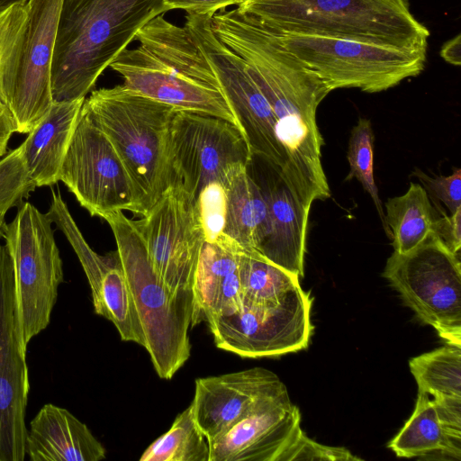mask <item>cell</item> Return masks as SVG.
<instances>
[{"label": "cell", "mask_w": 461, "mask_h": 461, "mask_svg": "<svg viewBox=\"0 0 461 461\" xmlns=\"http://www.w3.org/2000/svg\"><path fill=\"white\" fill-rule=\"evenodd\" d=\"M26 17L27 4L13 5L0 14V110H7L1 99V81L4 69L18 40Z\"/></svg>", "instance_id": "33"}, {"label": "cell", "mask_w": 461, "mask_h": 461, "mask_svg": "<svg viewBox=\"0 0 461 461\" xmlns=\"http://www.w3.org/2000/svg\"><path fill=\"white\" fill-rule=\"evenodd\" d=\"M105 453L85 423L52 403L44 404L27 429L25 454L31 461H99Z\"/></svg>", "instance_id": "22"}, {"label": "cell", "mask_w": 461, "mask_h": 461, "mask_svg": "<svg viewBox=\"0 0 461 461\" xmlns=\"http://www.w3.org/2000/svg\"><path fill=\"white\" fill-rule=\"evenodd\" d=\"M251 157L238 126L211 115L176 110L168 135L170 185L182 187L195 201L207 185L224 187Z\"/></svg>", "instance_id": "11"}, {"label": "cell", "mask_w": 461, "mask_h": 461, "mask_svg": "<svg viewBox=\"0 0 461 461\" xmlns=\"http://www.w3.org/2000/svg\"><path fill=\"white\" fill-rule=\"evenodd\" d=\"M135 40L140 45L125 49L110 65L125 87L177 110L219 117L239 127L212 68L185 26L161 14L146 23Z\"/></svg>", "instance_id": "3"}, {"label": "cell", "mask_w": 461, "mask_h": 461, "mask_svg": "<svg viewBox=\"0 0 461 461\" xmlns=\"http://www.w3.org/2000/svg\"><path fill=\"white\" fill-rule=\"evenodd\" d=\"M63 0H30L27 17L5 64L1 99L14 131L28 134L52 102L51 64Z\"/></svg>", "instance_id": "10"}, {"label": "cell", "mask_w": 461, "mask_h": 461, "mask_svg": "<svg viewBox=\"0 0 461 461\" xmlns=\"http://www.w3.org/2000/svg\"><path fill=\"white\" fill-rule=\"evenodd\" d=\"M278 35L285 47L312 69L330 91L358 88L378 93L417 77L425 68L427 52L423 51L335 38Z\"/></svg>", "instance_id": "9"}, {"label": "cell", "mask_w": 461, "mask_h": 461, "mask_svg": "<svg viewBox=\"0 0 461 461\" xmlns=\"http://www.w3.org/2000/svg\"><path fill=\"white\" fill-rule=\"evenodd\" d=\"M301 415L285 394L209 441V461H281L302 433Z\"/></svg>", "instance_id": "20"}, {"label": "cell", "mask_w": 461, "mask_h": 461, "mask_svg": "<svg viewBox=\"0 0 461 461\" xmlns=\"http://www.w3.org/2000/svg\"><path fill=\"white\" fill-rule=\"evenodd\" d=\"M341 447H329L309 438L303 431L286 450L281 461L292 460H360Z\"/></svg>", "instance_id": "34"}, {"label": "cell", "mask_w": 461, "mask_h": 461, "mask_svg": "<svg viewBox=\"0 0 461 461\" xmlns=\"http://www.w3.org/2000/svg\"><path fill=\"white\" fill-rule=\"evenodd\" d=\"M30 0H0V14L13 5L18 4L26 5Z\"/></svg>", "instance_id": "41"}, {"label": "cell", "mask_w": 461, "mask_h": 461, "mask_svg": "<svg viewBox=\"0 0 461 461\" xmlns=\"http://www.w3.org/2000/svg\"><path fill=\"white\" fill-rule=\"evenodd\" d=\"M82 110L117 150L143 216L170 185L168 135L177 109L119 85L93 91Z\"/></svg>", "instance_id": "5"}, {"label": "cell", "mask_w": 461, "mask_h": 461, "mask_svg": "<svg viewBox=\"0 0 461 461\" xmlns=\"http://www.w3.org/2000/svg\"><path fill=\"white\" fill-rule=\"evenodd\" d=\"M47 214L63 232L82 266L95 312L115 326L122 340L145 347L143 330L117 251L103 256L88 245L59 190H51Z\"/></svg>", "instance_id": "17"}, {"label": "cell", "mask_w": 461, "mask_h": 461, "mask_svg": "<svg viewBox=\"0 0 461 461\" xmlns=\"http://www.w3.org/2000/svg\"><path fill=\"white\" fill-rule=\"evenodd\" d=\"M415 174L423 183L433 198L442 202L451 213L461 207V169L456 168L451 175L431 178L420 170Z\"/></svg>", "instance_id": "35"}, {"label": "cell", "mask_w": 461, "mask_h": 461, "mask_svg": "<svg viewBox=\"0 0 461 461\" xmlns=\"http://www.w3.org/2000/svg\"><path fill=\"white\" fill-rule=\"evenodd\" d=\"M5 217V214H0V240L3 239L4 227L6 223Z\"/></svg>", "instance_id": "42"}, {"label": "cell", "mask_w": 461, "mask_h": 461, "mask_svg": "<svg viewBox=\"0 0 461 461\" xmlns=\"http://www.w3.org/2000/svg\"><path fill=\"white\" fill-rule=\"evenodd\" d=\"M287 393L275 373L253 367L196 379L190 405L196 424L210 441Z\"/></svg>", "instance_id": "18"}, {"label": "cell", "mask_w": 461, "mask_h": 461, "mask_svg": "<svg viewBox=\"0 0 461 461\" xmlns=\"http://www.w3.org/2000/svg\"><path fill=\"white\" fill-rule=\"evenodd\" d=\"M240 56L274 113L276 135L287 163V186L310 211L314 201L330 196L321 165L324 141L316 113L331 91L276 35L252 40Z\"/></svg>", "instance_id": "1"}, {"label": "cell", "mask_w": 461, "mask_h": 461, "mask_svg": "<svg viewBox=\"0 0 461 461\" xmlns=\"http://www.w3.org/2000/svg\"><path fill=\"white\" fill-rule=\"evenodd\" d=\"M383 276L424 323L461 346V266L432 230L417 247L387 259Z\"/></svg>", "instance_id": "8"}, {"label": "cell", "mask_w": 461, "mask_h": 461, "mask_svg": "<svg viewBox=\"0 0 461 461\" xmlns=\"http://www.w3.org/2000/svg\"><path fill=\"white\" fill-rule=\"evenodd\" d=\"M36 188L25 165L22 144L0 158V214L18 207Z\"/></svg>", "instance_id": "31"}, {"label": "cell", "mask_w": 461, "mask_h": 461, "mask_svg": "<svg viewBox=\"0 0 461 461\" xmlns=\"http://www.w3.org/2000/svg\"><path fill=\"white\" fill-rule=\"evenodd\" d=\"M212 16L186 14L184 26L212 68L251 155L259 156L270 163L287 185V163L276 135L272 108L250 75L245 60L214 33Z\"/></svg>", "instance_id": "12"}, {"label": "cell", "mask_w": 461, "mask_h": 461, "mask_svg": "<svg viewBox=\"0 0 461 461\" xmlns=\"http://www.w3.org/2000/svg\"><path fill=\"white\" fill-rule=\"evenodd\" d=\"M312 300L301 286L272 306L241 305L207 321L217 348L242 357H277L308 347Z\"/></svg>", "instance_id": "14"}, {"label": "cell", "mask_w": 461, "mask_h": 461, "mask_svg": "<svg viewBox=\"0 0 461 461\" xmlns=\"http://www.w3.org/2000/svg\"><path fill=\"white\" fill-rule=\"evenodd\" d=\"M134 221L161 281L174 292L192 290L205 241L196 201L182 187L171 185L147 213Z\"/></svg>", "instance_id": "15"}, {"label": "cell", "mask_w": 461, "mask_h": 461, "mask_svg": "<svg viewBox=\"0 0 461 461\" xmlns=\"http://www.w3.org/2000/svg\"><path fill=\"white\" fill-rule=\"evenodd\" d=\"M85 99L53 101L48 113L22 143L25 165L36 187L58 183Z\"/></svg>", "instance_id": "23"}, {"label": "cell", "mask_w": 461, "mask_h": 461, "mask_svg": "<svg viewBox=\"0 0 461 461\" xmlns=\"http://www.w3.org/2000/svg\"><path fill=\"white\" fill-rule=\"evenodd\" d=\"M166 0H63L51 64L53 101L86 98Z\"/></svg>", "instance_id": "2"}, {"label": "cell", "mask_w": 461, "mask_h": 461, "mask_svg": "<svg viewBox=\"0 0 461 461\" xmlns=\"http://www.w3.org/2000/svg\"><path fill=\"white\" fill-rule=\"evenodd\" d=\"M441 58L447 63L455 66L461 65V35L457 34L447 41L441 48Z\"/></svg>", "instance_id": "39"}, {"label": "cell", "mask_w": 461, "mask_h": 461, "mask_svg": "<svg viewBox=\"0 0 461 461\" xmlns=\"http://www.w3.org/2000/svg\"><path fill=\"white\" fill-rule=\"evenodd\" d=\"M238 247L224 234L214 242L204 241L192 286V326L234 312L242 305Z\"/></svg>", "instance_id": "21"}, {"label": "cell", "mask_w": 461, "mask_h": 461, "mask_svg": "<svg viewBox=\"0 0 461 461\" xmlns=\"http://www.w3.org/2000/svg\"><path fill=\"white\" fill-rule=\"evenodd\" d=\"M374 133L371 122L359 118L352 129L348 141V160L349 173L346 180L357 178L367 192L381 219L385 234L391 240V230L386 222L385 213L378 195V189L374 176Z\"/></svg>", "instance_id": "30"}, {"label": "cell", "mask_w": 461, "mask_h": 461, "mask_svg": "<svg viewBox=\"0 0 461 461\" xmlns=\"http://www.w3.org/2000/svg\"><path fill=\"white\" fill-rule=\"evenodd\" d=\"M238 263L244 306L276 305L300 286L298 276L273 264L257 250L239 246Z\"/></svg>", "instance_id": "26"}, {"label": "cell", "mask_w": 461, "mask_h": 461, "mask_svg": "<svg viewBox=\"0 0 461 461\" xmlns=\"http://www.w3.org/2000/svg\"><path fill=\"white\" fill-rule=\"evenodd\" d=\"M419 391L461 396V346L447 344L409 361Z\"/></svg>", "instance_id": "29"}, {"label": "cell", "mask_w": 461, "mask_h": 461, "mask_svg": "<svg viewBox=\"0 0 461 461\" xmlns=\"http://www.w3.org/2000/svg\"><path fill=\"white\" fill-rule=\"evenodd\" d=\"M14 132L7 110H0V158L6 154L8 142Z\"/></svg>", "instance_id": "40"}, {"label": "cell", "mask_w": 461, "mask_h": 461, "mask_svg": "<svg viewBox=\"0 0 461 461\" xmlns=\"http://www.w3.org/2000/svg\"><path fill=\"white\" fill-rule=\"evenodd\" d=\"M52 224L47 212L23 201L4 227L3 239L14 267L20 334L26 349L32 339L50 324L64 281Z\"/></svg>", "instance_id": "7"}, {"label": "cell", "mask_w": 461, "mask_h": 461, "mask_svg": "<svg viewBox=\"0 0 461 461\" xmlns=\"http://www.w3.org/2000/svg\"><path fill=\"white\" fill-rule=\"evenodd\" d=\"M246 169L259 186L267 206V230L258 252L285 271L303 276L310 212L263 158L251 155Z\"/></svg>", "instance_id": "19"}, {"label": "cell", "mask_w": 461, "mask_h": 461, "mask_svg": "<svg viewBox=\"0 0 461 461\" xmlns=\"http://www.w3.org/2000/svg\"><path fill=\"white\" fill-rule=\"evenodd\" d=\"M223 233L245 249L257 250L267 230V206L258 184L243 169L225 187Z\"/></svg>", "instance_id": "24"}, {"label": "cell", "mask_w": 461, "mask_h": 461, "mask_svg": "<svg viewBox=\"0 0 461 461\" xmlns=\"http://www.w3.org/2000/svg\"><path fill=\"white\" fill-rule=\"evenodd\" d=\"M17 316L13 262L0 243V461L25 458V413L30 392Z\"/></svg>", "instance_id": "16"}, {"label": "cell", "mask_w": 461, "mask_h": 461, "mask_svg": "<svg viewBox=\"0 0 461 461\" xmlns=\"http://www.w3.org/2000/svg\"><path fill=\"white\" fill-rule=\"evenodd\" d=\"M442 217L434 220L432 231L455 254L460 253L461 249V207L454 213L447 215L441 212Z\"/></svg>", "instance_id": "37"}, {"label": "cell", "mask_w": 461, "mask_h": 461, "mask_svg": "<svg viewBox=\"0 0 461 461\" xmlns=\"http://www.w3.org/2000/svg\"><path fill=\"white\" fill-rule=\"evenodd\" d=\"M244 0H166L168 10L179 9L186 14L213 15L230 5H239Z\"/></svg>", "instance_id": "38"}, {"label": "cell", "mask_w": 461, "mask_h": 461, "mask_svg": "<svg viewBox=\"0 0 461 461\" xmlns=\"http://www.w3.org/2000/svg\"><path fill=\"white\" fill-rule=\"evenodd\" d=\"M237 9L278 33L427 52L429 32L405 0H244Z\"/></svg>", "instance_id": "4"}, {"label": "cell", "mask_w": 461, "mask_h": 461, "mask_svg": "<svg viewBox=\"0 0 461 461\" xmlns=\"http://www.w3.org/2000/svg\"><path fill=\"white\" fill-rule=\"evenodd\" d=\"M140 321L145 348L157 375L171 379L191 354L188 331L194 314L193 290L174 292L153 270L142 237L123 212L104 218Z\"/></svg>", "instance_id": "6"}, {"label": "cell", "mask_w": 461, "mask_h": 461, "mask_svg": "<svg viewBox=\"0 0 461 461\" xmlns=\"http://www.w3.org/2000/svg\"><path fill=\"white\" fill-rule=\"evenodd\" d=\"M385 218L395 252L404 254L417 247L432 230L433 210L427 191L411 183L405 194L389 198Z\"/></svg>", "instance_id": "27"}, {"label": "cell", "mask_w": 461, "mask_h": 461, "mask_svg": "<svg viewBox=\"0 0 461 461\" xmlns=\"http://www.w3.org/2000/svg\"><path fill=\"white\" fill-rule=\"evenodd\" d=\"M59 181L91 216L104 220L123 211L140 216L137 192L124 163L108 137L82 109Z\"/></svg>", "instance_id": "13"}, {"label": "cell", "mask_w": 461, "mask_h": 461, "mask_svg": "<svg viewBox=\"0 0 461 461\" xmlns=\"http://www.w3.org/2000/svg\"><path fill=\"white\" fill-rule=\"evenodd\" d=\"M432 402L445 433L461 443V396L438 395Z\"/></svg>", "instance_id": "36"}, {"label": "cell", "mask_w": 461, "mask_h": 461, "mask_svg": "<svg viewBox=\"0 0 461 461\" xmlns=\"http://www.w3.org/2000/svg\"><path fill=\"white\" fill-rule=\"evenodd\" d=\"M461 443L451 439L438 420L433 402L419 391L412 415L388 444L397 456L419 457L434 452L460 460Z\"/></svg>", "instance_id": "25"}, {"label": "cell", "mask_w": 461, "mask_h": 461, "mask_svg": "<svg viewBox=\"0 0 461 461\" xmlns=\"http://www.w3.org/2000/svg\"><path fill=\"white\" fill-rule=\"evenodd\" d=\"M209 440L196 424L189 405L171 428L155 439L140 461H209Z\"/></svg>", "instance_id": "28"}, {"label": "cell", "mask_w": 461, "mask_h": 461, "mask_svg": "<svg viewBox=\"0 0 461 461\" xmlns=\"http://www.w3.org/2000/svg\"><path fill=\"white\" fill-rule=\"evenodd\" d=\"M196 206L205 241L214 242L222 233L225 225L227 194L225 187L212 182L200 192Z\"/></svg>", "instance_id": "32"}]
</instances>
